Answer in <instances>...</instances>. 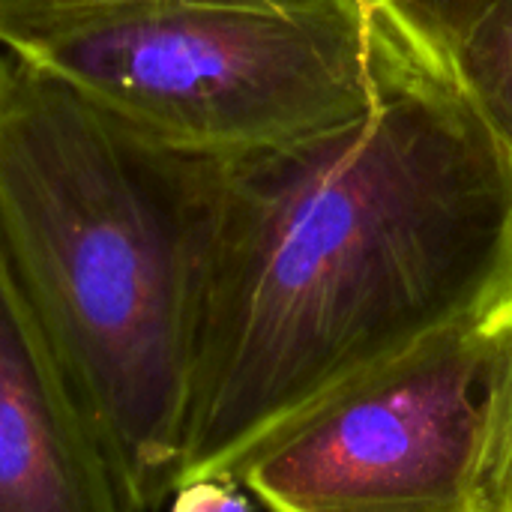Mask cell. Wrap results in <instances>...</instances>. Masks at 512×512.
Masks as SVG:
<instances>
[{"instance_id":"cell-7","label":"cell","mask_w":512,"mask_h":512,"mask_svg":"<svg viewBox=\"0 0 512 512\" xmlns=\"http://www.w3.org/2000/svg\"><path fill=\"white\" fill-rule=\"evenodd\" d=\"M456 69L512 153V0H498L456 57Z\"/></svg>"},{"instance_id":"cell-4","label":"cell","mask_w":512,"mask_h":512,"mask_svg":"<svg viewBox=\"0 0 512 512\" xmlns=\"http://www.w3.org/2000/svg\"><path fill=\"white\" fill-rule=\"evenodd\" d=\"M483 345L450 330L324 399L240 471L270 512H480Z\"/></svg>"},{"instance_id":"cell-6","label":"cell","mask_w":512,"mask_h":512,"mask_svg":"<svg viewBox=\"0 0 512 512\" xmlns=\"http://www.w3.org/2000/svg\"><path fill=\"white\" fill-rule=\"evenodd\" d=\"M483 345L480 512H512V294L477 327Z\"/></svg>"},{"instance_id":"cell-8","label":"cell","mask_w":512,"mask_h":512,"mask_svg":"<svg viewBox=\"0 0 512 512\" xmlns=\"http://www.w3.org/2000/svg\"><path fill=\"white\" fill-rule=\"evenodd\" d=\"M420 45L456 63L462 45L498 0H375Z\"/></svg>"},{"instance_id":"cell-3","label":"cell","mask_w":512,"mask_h":512,"mask_svg":"<svg viewBox=\"0 0 512 512\" xmlns=\"http://www.w3.org/2000/svg\"><path fill=\"white\" fill-rule=\"evenodd\" d=\"M396 24L375 0H0L9 54L213 159L357 117Z\"/></svg>"},{"instance_id":"cell-9","label":"cell","mask_w":512,"mask_h":512,"mask_svg":"<svg viewBox=\"0 0 512 512\" xmlns=\"http://www.w3.org/2000/svg\"><path fill=\"white\" fill-rule=\"evenodd\" d=\"M240 489L243 486L237 480L222 477L192 480L174 492L168 512H255Z\"/></svg>"},{"instance_id":"cell-5","label":"cell","mask_w":512,"mask_h":512,"mask_svg":"<svg viewBox=\"0 0 512 512\" xmlns=\"http://www.w3.org/2000/svg\"><path fill=\"white\" fill-rule=\"evenodd\" d=\"M0 512H129L0 249Z\"/></svg>"},{"instance_id":"cell-2","label":"cell","mask_w":512,"mask_h":512,"mask_svg":"<svg viewBox=\"0 0 512 512\" xmlns=\"http://www.w3.org/2000/svg\"><path fill=\"white\" fill-rule=\"evenodd\" d=\"M219 159L0 57V249L129 512L177 489Z\"/></svg>"},{"instance_id":"cell-1","label":"cell","mask_w":512,"mask_h":512,"mask_svg":"<svg viewBox=\"0 0 512 512\" xmlns=\"http://www.w3.org/2000/svg\"><path fill=\"white\" fill-rule=\"evenodd\" d=\"M510 294V147L396 24L357 117L219 159L177 489L237 480L306 411Z\"/></svg>"}]
</instances>
